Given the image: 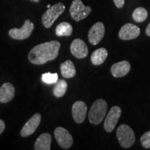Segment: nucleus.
Wrapping results in <instances>:
<instances>
[{"label":"nucleus","instance_id":"obj_1","mask_svg":"<svg viewBox=\"0 0 150 150\" xmlns=\"http://www.w3.org/2000/svg\"><path fill=\"white\" fill-rule=\"evenodd\" d=\"M61 47V43L52 40L38 45L31 49L28 58L33 65H42L57 58Z\"/></svg>","mask_w":150,"mask_h":150},{"label":"nucleus","instance_id":"obj_2","mask_svg":"<svg viewBox=\"0 0 150 150\" xmlns=\"http://www.w3.org/2000/svg\"><path fill=\"white\" fill-rule=\"evenodd\" d=\"M107 108V103L104 99H99L95 101L88 112L90 122L95 125L102 122L106 114Z\"/></svg>","mask_w":150,"mask_h":150},{"label":"nucleus","instance_id":"obj_3","mask_svg":"<svg viewBox=\"0 0 150 150\" xmlns=\"http://www.w3.org/2000/svg\"><path fill=\"white\" fill-rule=\"evenodd\" d=\"M65 6L63 3L59 2L49 8L42 17V24L46 28H50L58 18L64 12Z\"/></svg>","mask_w":150,"mask_h":150},{"label":"nucleus","instance_id":"obj_4","mask_svg":"<svg viewBox=\"0 0 150 150\" xmlns=\"http://www.w3.org/2000/svg\"><path fill=\"white\" fill-rule=\"evenodd\" d=\"M116 135L118 141L122 147H131L136 141L134 131L127 125H122L118 127Z\"/></svg>","mask_w":150,"mask_h":150},{"label":"nucleus","instance_id":"obj_5","mask_svg":"<svg viewBox=\"0 0 150 150\" xmlns=\"http://www.w3.org/2000/svg\"><path fill=\"white\" fill-rule=\"evenodd\" d=\"M91 11V7L86 6L81 0H74L70 8V13L73 20L79 22L87 18Z\"/></svg>","mask_w":150,"mask_h":150},{"label":"nucleus","instance_id":"obj_6","mask_svg":"<svg viewBox=\"0 0 150 150\" xmlns=\"http://www.w3.org/2000/svg\"><path fill=\"white\" fill-rule=\"evenodd\" d=\"M34 29V24L31 20L27 19L25 20L23 26L20 29H11L9 30L8 34L11 38L15 40H25L29 38Z\"/></svg>","mask_w":150,"mask_h":150},{"label":"nucleus","instance_id":"obj_7","mask_svg":"<svg viewBox=\"0 0 150 150\" xmlns=\"http://www.w3.org/2000/svg\"><path fill=\"white\" fill-rule=\"evenodd\" d=\"M54 136L58 144L63 149H67L72 147L73 138L67 129L63 127H57L54 130Z\"/></svg>","mask_w":150,"mask_h":150},{"label":"nucleus","instance_id":"obj_8","mask_svg":"<svg viewBox=\"0 0 150 150\" xmlns=\"http://www.w3.org/2000/svg\"><path fill=\"white\" fill-rule=\"evenodd\" d=\"M122 114L121 108L119 106H112L108 112L106 120L104 121V127L107 132H112L117 125L118 120L120 119Z\"/></svg>","mask_w":150,"mask_h":150},{"label":"nucleus","instance_id":"obj_9","mask_svg":"<svg viewBox=\"0 0 150 150\" xmlns=\"http://www.w3.org/2000/svg\"><path fill=\"white\" fill-rule=\"evenodd\" d=\"M105 27L102 22L95 23L91 28L88 32V40L93 45H96L104 36Z\"/></svg>","mask_w":150,"mask_h":150},{"label":"nucleus","instance_id":"obj_10","mask_svg":"<svg viewBox=\"0 0 150 150\" xmlns=\"http://www.w3.org/2000/svg\"><path fill=\"white\" fill-rule=\"evenodd\" d=\"M140 29L135 24L128 23L125 24L120 30L119 35L120 38L123 40H129L136 38L139 36Z\"/></svg>","mask_w":150,"mask_h":150},{"label":"nucleus","instance_id":"obj_11","mask_svg":"<svg viewBox=\"0 0 150 150\" xmlns=\"http://www.w3.org/2000/svg\"><path fill=\"white\" fill-rule=\"evenodd\" d=\"M41 122V115L40 113H35L33 115L27 122L24 125L23 128L22 129L20 135L22 137L29 136L32 135L36 131L38 127L40 125Z\"/></svg>","mask_w":150,"mask_h":150},{"label":"nucleus","instance_id":"obj_12","mask_svg":"<svg viewBox=\"0 0 150 150\" xmlns=\"http://www.w3.org/2000/svg\"><path fill=\"white\" fill-rule=\"evenodd\" d=\"M70 51L72 55L77 59H83L88 54V49L86 44L81 39H75L70 45Z\"/></svg>","mask_w":150,"mask_h":150},{"label":"nucleus","instance_id":"obj_13","mask_svg":"<svg viewBox=\"0 0 150 150\" xmlns=\"http://www.w3.org/2000/svg\"><path fill=\"white\" fill-rule=\"evenodd\" d=\"M72 116L76 123L81 124L85 120L87 114V106L82 101H78L74 103L72 108Z\"/></svg>","mask_w":150,"mask_h":150},{"label":"nucleus","instance_id":"obj_14","mask_svg":"<svg viewBox=\"0 0 150 150\" xmlns=\"http://www.w3.org/2000/svg\"><path fill=\"white\" fill-rule=\"evenodd\" d=\"M15 88L11 83H5L0 88V103H8L11 102L15 96Z\"/></svg>","mask_w":150,"mask_h":150},{"label":"nucleus","instance_id":"obj_15","mask_svg":"<svg viewBox=\"0 0 150 150\" xmlns=\"http://www.w3.org/2000/svg\"><path fill=\"white\" fill-rule=\"evenodd\" d=\"M130 70V63L127 61H122L112 65L110 72L115 77H122L128 74Z\"/></svg>","mask_w":150,"mask_h":150},{"label":"nucleus","instance_id":"obj_16","mask_svg":"<svg viewBox=\"0 0 150 150\" xmlns=\"http://www.w3.org/2000/svg\"><path fill=\"white\" fill-rule=\"evenodd\" d=\"M52 136L48 133L41 134L37 138L34 144L35 150H50L51 149Z\"/></svg>","mask_w":150,"mask_h":150},{"label":"nucleus","instance_id":"obj_17","mask_svg":"<svg viewBox=\"0 0 150 150\" xmlns=\"http://www.w3.org/2000/svg\"><path fill=\"white\" fill-rule=\"evenodd\" d=\"M60 68L61 75L64 78H72L76 75V68L73 62L70 60H67L61 63Z\"/></svg>","mask_w":150,"mask_h":150},{"label":"nucleus","instance_id":"obj_18","mask_svg":"<svg viewBox=\"0 0 150 150\" xmlns=\"http://www.w3.org/2000/svg\"><path fill=\"white\" fill-rule=\"evenodd\" d=\"M108 52L105 48H99L95 50L91 55V62L93 65H99L106 61Z\"/></svg>","mask_w":150,"mask_h":150},{"label":"nucleus","instance_id":"obj_19","mask_svg":"<svg viewBox=\"0 0 150 150\" xmlns=\"http://www.w3.org/2000/svg\"><path fill=\"white\" fill-rule=\"evenodd\" d=\"M72 25L66 22H61L56 28V34L57 36H70L72 35Z\"/></svg>","mask_w":150,"mask_h":150},{"label":"nucleus","instance_id":"obj_20","mask_svg":"<svg viewBox=\"0 0 150 150\" xmlns=\"http://www.w3.org/2000/svg\"><path fill=\"white\" fill-rule=\"evenodd\" d=\"M67 89V83L66 81L61 79L57 81L54 88V95L56 97H61L64 96Z\"/></svg>","mask_w":150,"mask_h":150},{"label":"nucleus","instance_id":"obj_21","mask_svg":"<svg viewBox=\"0 0 150 150\" xmlns=\"http://www.w3.org/2000/svg\"><path fill=\"white\" fill-rule=\"evenodd\" d=\"M148 16L147 11L142 7H138L136 8L133 13V19L137 22H142L147 19Z\"/></svg>","mask_w":150,"mask_h":150},{"label":"nucleus","instance_id":"obj_22","mask_svg":"<svg viewBox=\"0 0 150 150\" xmlns=\"http://www.w3.org/2000/svg\"><path fill=\"white\" fill-rule=\"evenodd\" d=\"M42 80L47 84L56 83L58 81V74L51 72L44 73L42 75Z\"/></svg>","mask_w":150,"mask_h":150},{"label":"nucleus","instance_id":"obj_23","mask_svg":"<svg viewBox=\"0 0 150 150\" xmlns=\"http://www.w3.org/2000/svg\"><path fill=\"white\" fill-rule=\"evenodd\" d=\"M140 142L142 147L149 149L150 148V131H147L140 138Z\"/></svg>","mask_w":150,"mask_h":150},{"label":"nucleus","instance_id":"obj_24","mask_svg":"<svg viewBox=\"0 0 150 150\" xmlns=\"http://www.w3.org/2000/svg\"><path fill=\"white\" fill-rule=\"evenodd\" d=\"M113 1L118 8H122L125 5V0H113Z\"/></svg>","mask_w":150,"mask_h":150},{"label":"nucleus","instance_id":"obj_25","mask_svg":"<svg viewBox=\"0 0 150 150\" xmlns=\"http://www.w3.org/2000/svg\"><path fill=\"white\" fill-rule=\"evenodd\" d=\"M5 127H6V125H5L4 122L2 120L0 119V135L4 132V131L5 129Z\"/></svg>","mask_w":150,"mask_h":150},{"label":"nucleus","instance_id":"obj_26","mask_svg":"<svg viewBox=\"0 0 150 150\" xmlns=\"http://www.w3.org/2000/svg\"><path fill=\"white\" fill-rule=\"evenodd\" d=\"M146 34L150 37V23L147 26V27L146 28Z\"/></svg>","mask_w":150,"mask_h":150},{"label":"nucleus","instance_id":"obj_27","mask_svg":"<svg viewBox=\"0 0 150 150\" xmlns=\"http://www.w3.org/2000/svg\"><path fill=\"white\" fill-rule=\"evenodd\" d=\"M33 1H35V2H39V1H40V0H33Z\"/></svg>","mask_w":150,"mask_h":150},{"label":"nucleus","instance_id":"obj_28","mask_svg":"<svg viewBox=\"0 0 150 150\" xmlns=\"http://www.w3.org/2000/svg\"><path fill=\"white\" fill-rule=\"evenodd\" d=\"M50 7H51V5H50V4H48V5H47V8H50Z\"/></svg>","mask_w":150,"mask_h":150}]
</instances>
